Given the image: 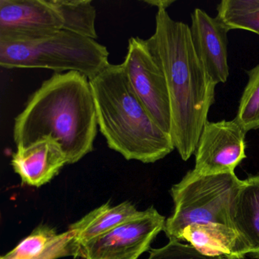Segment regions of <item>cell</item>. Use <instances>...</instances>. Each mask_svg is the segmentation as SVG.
<instances>
[{
  "mask_svg": "<svg viewBox=\"0 0 259 259\" xmlns=\"http://www.w3.org/2000/svg\"><path fill=\"white\" fill-rule=\"evenodd\" d=\"M232 227L246 241L248 255L259 259V174L243 180L230 212Z\"/></svg>",
  "mask_w": 259,
  "mask_h": 259,
  "instance_id": "cell-13",
  "label": "cell"
},
{
  "mask_svg": "<svg viewBox=\"0 0 259 259\" xmlns=\"http://www.w3.org/2000/svg\"><path fill=\"white\" fill-rule=\"evenodd\" d=\"M136 206L125 201L116 206L109 203L100 206L69 225V230L75 233L80 245L108 233L116 227L132 221L142 214Z\"/></svg>",
  "mask_w": 259,
  "mask_h": 259,
  "instance_id": "cell-14",
  "label": "cell"
},
{
  "mask_svg": "<svg viewBox=\"0 0 259 259\" xmlns=\"http://www.w3.org/2000/svg\"><path fill=\"white\" fill-rule=\"evenodd\" d=\"M63 19V30L96 40V9L90 0H54Z\"/></svg>",
  "mask_w": 259,
  "mask_h": 259,
  "instance_id": "cell-16",
  "label": "cell"
},
{
  "mask_svg": "<svg viewBox=\"0 0 259 259\" xmlns=\"http://www.w3.org/2000/svg\"><path fill=\"white\" fill-rule=\"evenodd\" d=\"M166 220L150 207L142 214L81 245L84 259H138L163 230Z\"/></svg>",
  "mask_w": 259,
  "mask_h": 259,
  "instance_id": "cell-7",
  "label": "cell"
},
{
  "mask_svg": "<svg viewBox=\"0 0 259 259\" xmlns=\"http://www.w3.org/2000/svg\"><path fill=\"white\" fill-rule=\"evenodd\" d=\"M108 50L96 40L65 30L0 33V66L76 72L90 79L105 69Z\"/></svg>",
  "mask_w": 259,
  "mask_h": 259,
  "instance_id": "cell-4",
  "label": "cell"
},
{
  "mask_svg": "<svg viewBox=\"0 0 259 259\" xmlns=\"http://www.w3.org/2000/svg\"><path fill=\"white\" fill-rule=\"evenodd\" d=\"M68 164L66 154L57 141L45 137L25 147H18L11 165L22 184L40 187L58 175Z\"/></svg>",
  "mask_w": 259,
  "mask_h": 259,
  "instance_id": "cell-10",
  "label": "cell"
},
{
  "mask_svg": "<svg viewBox=\"0 0 259 259\" xmlns=\"http://www.w3.org/2000/svg\"><path fill=\"white\" fill-rule=\"evenodd\" d=\"M242 183L235 172L202 175L189 170L171 188L175 208L165 223L166 236L183 240V230L193 224L214 223L233 228L230 212Z\"/></svg>",
  "mask_w": 259,
  "mask_h": 259,
  "instance_id": "cell-5",
  "label": "cell"
},
{
  "mask_svg": "<svg viewBox=\"0 0 259 259\" xmlns=\"http://www.w3.org/2000/svg\"><path fill=\"white\" fill-rule=\"evenodd\" d=\"M145 4H149L153 7H157L158 10H167L169 6L174 4V1L172 0H147L145 1Z\"/></svg>",
  "mask_w": 259,
  "mask_h": 259,
  "instance_id": "cell-21",
  "label": "cell"
},
{
  "mask_svg": "<svg viewBox=\"0 0 259 259\" xmlns=\"http://www.w3.org/2000/svg\"><path fill=\"white\" fill-rule=\"evenodd\" d=\"M58 235L53 227L39 226L16 248L0 259H31L42 252Z\"/></svg>",
  "mask_w": 259,
  "mask_h": 259,
  "instance_id": "cell-18",
  "label": "cell"
},
{
  "mask_svg": "<svg viewBox=\"0 0 259 259\" xmlns=\"http://www.w3.org/2000/svg\"><path fill=\"white\" fill-rule=\"evenodd\" d=\"M217 19L229 31L243 30L259 35V0H223Z\"/></svg>",
  "mask_w": 259,
  "mask_h": 259,
  "instance_id": "cell-15",
  "label": "cell"
},
{
  "mask_svg": "<svg viewBox=\"0 0 259 259\" xmlns=\"http://www.w3.org/2000/svg\"><path fill=\"white\" fill-rule=\"evenodd\" d=\"M182 239L206 256L242 259L250 251L243 237L236 230L224 224H191L183 230Z\"/></svg>",
  "mask_w": 259,
  "mask_h": 259,
  "instance_id": "cell-12",
  "label": "cell"
},
{
  "mask_svg": "<svg viewBox=\"0 0 259 259\" xmlns=\"http://www.w3.org/2000/svg\"><path fill=\"white\" fill-rule=\"evenodd\" d=\"M246 133L235 119L207 121L194 154V169L202 175L234 172L246 158Z\"/></svg>",
  "mask_w": 259,
  "mask_h": 259,
  "instance_id": "cell-8",
  "label": "cell"
},
{
  "mask_svg": "<svg viewBox=\"0 0 259 259\" xmlns=\"http://www.w3.org/2000/svg\"><path fill=\"white\" fill-rule=\"evenodd\" d=\"M247 75L248 81L234 119L248 133L259 130V63L247 71Z\"/></svg>",
  "mask_w": 259,
  "mask_h": 259,
  "instance_id": "cell-17",
  "label": "cell"
},
{
  "mask_svg": "<svg viewBox=\"0 0 259 259\" xmlns=\"http://www.w3.org/2000/svg\"><path fill=\"white\" fill-rule=\"evenodd\" d=\"M147 259H226L223 256H206L192 245L178 240H169L164 246L150 250Z\"/></svg>",
  "mask_w": 259,
  "mask_h": 259,
  "instance_id": "cell-20",
  "label": "cell"
},
{
  "mask_svg": "<svg viewBox=\"0 0 259 259\" xmlns=\"http://www.w3.org/2000/svg\"><path fill=\"white\" fill-rule=\"evenodd\" d=\"M98 118L89 78L76 72L55 73L29 97L16 116L13 140L25 147L45 137L59 142L68 164L94 150Z\"/></svg>",
  "mask_w": 259,
  "mask_h": 259,
  "instance_id": "cell-2",
  "label": "cell"
},
{
  "mask_svg": "<svg viewBox=\"0 0 259 259\" xmlns=\"http://www.w3.org/2000/svg\"><path fill=\"white\" fill-rule=\"evenodd\" d=\"M69 256L84 257L82 248L70 230L59 234L42 252L31 259H57Z\"/></svg>",
  "mask_w": 259,
  "mask_h": 259,
  "instance_id": "cell-19",
  "label": "cell"
},
{
  "mask_svg": "<svg viewBox=\"0 0 259 259\" xmlns=\"http://www.w3.org/2000/svg\"><path fill=\"white\" fill-rule=\"evenodd\" d=\"M54 0H0V33L63 30Z\"/></svg>",
  "mask_w": 259,
  "mask_h": 259,
  "instance_id": "cell-11",
  "label": "cell"
},
{
  "mask_svg": "<svg viewBox=\"0 0 259 259\" xmlns=\"http://www.w3.org/2000/svg\"><path fill=\"white\" fill-rule=\"evenodd\" d=\"M122 65L132 87L156 123L168 134L171 132L169 95L163 72L151 54L146 40H128Z\"/></svg>",
  "mask_w": 259,
  "mask_h": 259,
  "instance_id": "cell-6",
  "label": "cell"
},
{
  "mask_svg": "<svg viewBox=\"0 0 259 259\" xmlns=\"http://www.w3.org/2000/svg\"><path fill=\"white\" fill-rule=\"evenodd\" d=\"M191 18V37L198 59L216 85L225 83L230 75L227 36L230 31L201 9H195Z\"/></svg>",
  "mask_w": 259,
  "mask_h": 259,
  "instance_id": "cell-9",
  "label": "cell"
},
{
  "mask_svg": "<svg viewBox=\"0 0 259 259\" xmlns=\"http://www.w3.org/2000/svg\"><path fill=\"white\" fill-rule=\"evenodd\" d=\"M98 128L110 149L128 160L155 163L174 149L170 135L153 119L122 64H109L89 79Z\"/></svg>",
  "mask_w": 259,
  "mask_h": 259,
  "instance_id": "cell-3",
  "label": "cell"
},
{
  "mask_svg": "<svg viewBox=\"0 0 259 259\" xmlns=\"http://www.w3.org/2000/svg\"><path fill=\"white\" fill-rule=\"evenodd\" d=\"M146 42L166 81L174 147L186 161L208 121L217 85L195 53L190 27L172 19L166 10H157L154 33Z\"/></svg>",
  "mask_w": 259,
  "mask_h": 259,
  "instance_id": "cell-1",
  "label": "cell"
}]
</instances>
